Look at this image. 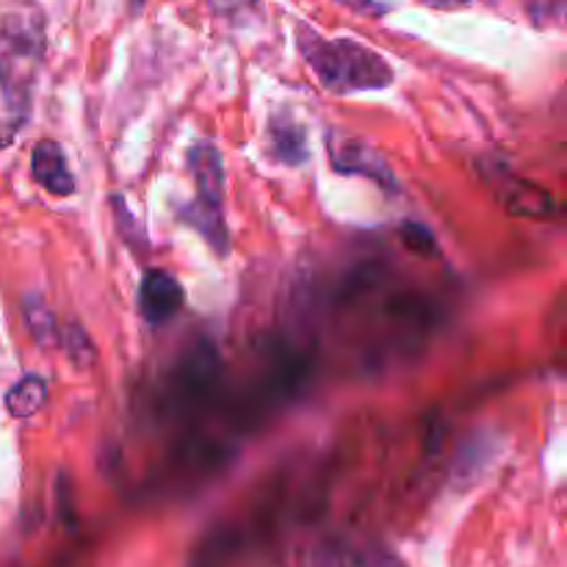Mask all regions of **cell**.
Wrapping results in <instances>:
<instances>
[{
  "instance_id": "obj_1",
  "label": "cell",
  "mask_w": 567,
  "mask_h": 567,
  "mask_svg": "<svg viewBox=\"0 0 567 567\" xmlns=\"http://www.w3.org/2000/svg\"><path fill=\"white\" fill-rule=\"evenodd\" d=\"M297 39L305 61L330 92H369L393 83L391 64L354 39H324L310 25H299Z\"/></svg>"
},
{
  "instance_id": "obj_2",
  "label": "cell",
  "mask_w": 567,
  "mask_h": 567,
  "mask_svg": "<svg viewBox=\"0 0 567 567\" xmlns=\"http://www.w3.org/2000/svg\"><path fill=\"white\" fill-rule=\"evenodd\" d=\"M44 55V22L37 9L11 11L0 20V92L11 114L25 120Z\"/></svg>"
},
{
  "instance_id": "obj_3",
  "label": "cell",
  "mask_w": 567,
  "mask_h": 567,
  "mask_svg": "<svg viewBox=\"0 0 567 567\" xmlns=\"http://www.w3.org/2000/svg\"><path fill=\"white\" fill-rule=\"evenodd\" d=\"M188 169L194 175V203L188 205L186 216L194 227L205 236V241L219 255L227 252L225 225V164H221L219 150L210 142H199L188 150Z\"/></svg>"
},
{
  "instance_id": "obj_4",
  "label": "cell",
  "mask_w": 567,
  "mask_h": 567,
  "mask_svg": "<svg viewBox=\"0 0 567 567\" xmlns=\"http://www.w3.org/2000/svg\"><path fill=\"white\" fill-rule=\"evenodd\" d=\"M183 286L175 275L164 269H147L138 286V313L150 327H161L177 316L183 308Z\"/></svg>"
},
{
  "instance_id": "obj_5",
  "label": "cell",
  "mask_w": 567,
  "mask_h": 567,
  "mask_svg": "<svg viewBox=\"0 0 567 567\" xmlns=\"http://www.w3.org/2000/svg\"><path fill=\"white\" fill-rule=\"evenodd\" d=\"M31 172L33 181L44 192L53 194V197H70V194H75V177H72L70 164H66V155L61 150V144L53 142V138H42V142L33 144Z\"/></svg>"
},
{
  "instance_id": "obj_6",
  "label": "cell",
  "mask_w": 567,
  "mask_h": 567,
  "mask_svg": "<svg viewBox=\"0 0 567 567\" xmlns=\"http://www.w3.org/2000/svg\"><path fill=\"white\" fill-rule=\"evenodd\" d=\"M332 164L341 172H358V175L371 177V181H377L385 188L396 186L391 166L380 158V153H374V150H369L360 142H343L341 150L332 153Z\"/></svg>"
},
{
  "instance_id": "obj_7",
  "label": "cell",
  "mask_w": 567,
  "mask_h": 567,
  "mask_svg": "<svg viewBox=\"0 0 567 567\" xmlns=\"http://www.w3.org/2000/svg\"><path fill=\"white\" fill-rule=\"evenodd\" d=\"M44 402H48V382L37 374H25L6 393V410L14 419H31L44 408Z\"/></svg>"
},
{
  "instance_id": "obj_8",
  "label": "cell",
  "mask_w": 567,
  "mask_h": 567,
  "mask_svg": "<svg viewBox=\"0 0 567 567\" xmlns=\"http://www.w3.org/2000/svg\"><path fill=\"white\" fill-rule=\"evenodd\" d=\"M498 194H502L504 205H507V210H513V214L548 216L554 210L551 194L532 186V183L518 181V177H513V188H498Z\"/></svg>"
},
{
  "instance_id": "obj_9",
  "label": "cell",
  "mask_w": 567,
  "mask_h": 567,
  "mask_svg": "<svg viewBox=\"0 0 567 567\" xmlns=\"http://www.w3.org/2000/svg\"><path fill=\"white\" fill-rule=\"evenodd\" d=\"M271 144H275V153L282 164L297 166L308 158L305 127H299L297 122L288 120V116H277V120H271Z\"/></svg>"
},
{
  "instance_id": "obj_10",
  "label": "cell",
  "mask_w": 567,
  "mask_h": 567,
  "mask_svg": "<svg viewBox=\"0 0 567 567\" xmlns=\"http://www.w3.org/2000/svg\"><path fill=\"white\" fill-rule=\"evenodd\" d=\"M25 321L39 347H59V324H55L50 308L42 302V297H37V293H31V297L25 299Z\"/></svg>"
},
{
  "instance_id": "obj_11",
  "label": "cell",
  "mask_w": 567,
  "mask_h": 567,
  "mask_svg": "<svg viewBox=\"0 0 567 567\" xmlns=\"http://www.w3.org/2000/svg\"><path fill=\"white\" fill-rule=\"evenodd\" d=\"M59 343L64 347L66 358H70V363L75 365L78 371H86L89 365L97 360V352H94L92 341H89V336L83 327L70 324L66 330H59Z\"/></svg>"
},
{
  "instance_id": "obj_12",
  "label": "cell",
  "mask_w": 567,
  "mask_h": 567,
  "mask_svg": "<svg viewBox=\"0 0 567 567\" xmlns=\"http://www.w3.org/2000/svg\"><path fill=\"white\" fill-rule=\"evenodd\" d=\"M399 236H402L404 247L413 249V252H419V255H435L437 252L435 233H432L426 225H421V221H408V225H402Z\"/></svg>"
},
{
  "instance_id": "obj_13",
  "label": "cell",
  "mask_w": 567,
  "mask_h": 567,
  "mask_svg": "<svg viewBox=\"0 0 567 567\" xmlns=\"http://www.w3.org/2000/svg\"><path fill=\"white\" fill-rule=\"evenodd\" d=\"M208 6H210V11H214V14L233 17V14H238V11L255 6V0H208Z\"/></svg>"
},
{
  "instance_id": "obj_14",
  "label": "cell",
  "mask_w": 567,
  "mask_h": 567,
  "mask_svg": "<svg viewBox=\"0 0 567 567\" xmlns=\"http://www.w3.org/2000/svg\"><path fill=\"white\" fill-rule=\"evenodd\" d=\"M338 3L349 6L354 11H363V14H382L385 11V6L374 3V0H338Z\"/></svg>"
},
{
  "instance_id": "obj_15",
  "label": "cell",
  "mask_w": 567,
  "mask_h": 567,
  "mask_svg": "<svg viewBox=\"0 0 567 567\" xmlns=\"http://www.w3.org/2000/svg\"><path fill=\"white\" fill-rule=\"evenodd\" d=\"M424 6H430V9H441V11H454V9H465V6L471 3V0H421Z\"/></svg>"
},
{
  "instance_id": "obj_16",
  "label": "cell",
  "mask_w": 567,
  "mask_h": 567,
  "mask_svg": "<svg viewBox=\"0 0 567 567\" xmlns=\"http://www.w3.org/2000/svg\"><path fill=\"white\" fill-rule=\"evenodd\" d=\"M144 3H147V0H131V9H133V11H138V9H142Z\"/></svg>"
}]
</instances>
